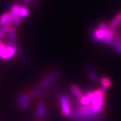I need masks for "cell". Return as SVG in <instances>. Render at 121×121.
<instances>
[{"label":"cell","mask_w":121,"mask_h":121,"mask_svg":"<svg viewBox=\"0 0 121 121\" xmlns=\"http://www.w3.org/2000/svg\"><path fill=\"white\" fill-rule=\"evenodd\" d=\"M98 29L92 30L90 37L93 41L101 44L111 45L116 34L114 30L109 29L106 24L101 22L98 25Z\"/></svg>","instance_id":"cell-1"},{"label":"cell","mask_w":121,"mask_h":121,"mask_svg":"<svg viewBox=\"0 0 121 121\" xmlns=\"http://www.w3.org/2000/svg\"><path fill=\"white\" fill-rule=\"evenodd\" d=\"M59 75H60V72L58 70L56 69L51 71L48 75L41 80L40 82V86L43 88H46V89L53 86L57 81Z\"/></svg>","instance_id":"cell-2"},{"label":"cell","mask_w":121,"mask_h":121,"mask_svg":"<svg viewBox=\"0 0 121 121\" xmlns=\"http://www.w3.org/2000/svg\"><path fill=\"white\" fill-rule=\"evenodd\" d=\"M58 101L62 116L70 117L72 112L70 106V97L67 95L60 93L58 96Z\"/></svg>","instance_id":"cell-3"},{"label":"cell","mask_w":121,"mask_h":121,"mask_svg":"<svg viewBox=\"0 0 121 121\" xmlns=\"http://www.w3.org/2000/svg\"><path fill=\"white\" fill-rule=\"evenodd\" d=\"M17 49L10 45L2 43L0 45V59L3 60H9L15 56Z\"/></svg>","instance_id":"cell-4"},{"label":"cell","mask_w":121,"mask_h":121,"mask_svg":"<svg viewBox=\"0 0 121 121\" xmlns=\"http://www.w3.org/2000/svg\"><path fill=\"white\" fill-rule=\"evenodd\" d=\"M46 114V109L45 104L42 101H39L37 103V108L34 113V116L37 118H42Z\"/></svg>","instance_id":"cell-5"},{"label":"cell","mask_w":121,"mask_h":121,"mask_svg":"<svg viewBox=\"0 0 121 121\" xmlns=\"http://www.w3.org/2000/svg\"><path fill=\"white\" fill-rule=\"evenodd\" d=\"M19 4H13L10 9V12L12 13L14 16V24L16 26H19L21 24V18L19 16L18 14V8H19Z\"/></svg>","instance_id":"cell-6"},{"label":"cell","mask_w":121,"mask_h":121,"mask_svg":"<svg viewBox=\"0 0 121 121\" xmlns=\"http://www.w3.org/2000/svg\"><path fill=\"white\" fill-rule=\"evenodd\" d=\"M121 23V12L118 13L116 16H115V17L109 23L107 26L109 29L112 30H116V29L119 27V24Z\"/></svg>","instance_id":"cell-7"},{"label":"cell","mask_w":121,"mask_h":121,"mask_svg":"<svg viewBox=\"0 0 121 121\" xmlns=\"http://www.w3.org/2000/svg\"><path fill=\"white\" fill-rule=\"evenodd\" d=\"M112 46L115 50L121 54V34L115 35L113 38V41L112 43Z\"/></svg>","instance_id":"cell-8"},{"label":"cell","mask_w":121,"mask_h":121,"mask_svg":"<svg viewBox=\"0 0 121 121\" xmlns=\"http://www.w3.org/2000/svg\"><path fill=\"white\" fill-rule=\"evenodd\" d=\"M70 91L72 92L73 96L76 98L77 99L79 100L83 96H84V93L81 90V88L77 85H72L70 87Z\"/></svg>","instance_id":"cell-9"},{"label":"cell","mask_w":121,"mask_h":121,"mask_svg":"<svg viewBox=\"0 0 121 121\" xmlns=\"http://www.w3.org/2000/svg\"><path fill=\"white\" fill-rule=\"evenodd\" d=\"M48 92V90L46 88H38V89H34L31 90L29 93V95L30 97H35V96H39L45 95Z\"/></svg>","instance_id":"cell-10"},{"label":"cell","mask_w":121,"mask_h":121,"mask_svg":"<svg viewBox=\"0 0 121 121\" xmlns=\"http://www.w3.org/2000/svg\"><path fill=\"white\" fill-rule=\"evenodd\" d=\"M85 69H86V71L88 73V75L89 76L90 78L93 82L96 81L97 80V75L96 74L93 68H92L91 66L88 65L85 67Z\"/></svg>","instance_id":"cell-11"},{"label":"cell","mask_w":121,"mask_h":121,"mask_svg":"<svg viewBox=\"0 0 121 121\" xmlns=\"http://www.w3.org/2000/svg\"><path fill=\"white\" fill-rule=\"evenodd\" d=\"M18 14L19 16H20L21 18H26L28 17L29 13V11L27 9L26 7H24V6L19 4V8H18Z\"/></svg>","instance_id":"cell-12"},{"label":"cell","mask_w":121,"mask_h":121,"mask_svg":"<svg viewBox=\"0 0 121 121\" xmlns=\"http://www.w3.org/2000/svg\"><path fill=\"white\" fill-rule=\"evenodd\" d=\"M100 83L102 85V88L104 90H106L111 85V80L108 77H103L100 78Z\"/></svg>","instance_id":"cell-13"},{"label":"cell","mask_w":121,"mask_h":121,"mask_svg":"<svg viewBox=\"0 0 121 121\" xmlns=\"http://www.w3.org/2000/svg\"><path fill=\"white\" fill-rule=\"evenodd\" d=\"M9 32V34L8 36L7 43H15L16 42V30L14 28H13Z\"/></svg>","instance_id":"cell-14"},{"label":"cell","mask_w":121,"mask_h":121,"mask_svg":"<svg viewBox=\"0 0 121 121\" xmlns=\"http://www.w3.org/2000/svg\"><path fill=\"white\" fill-rule=\"evenodd\" d=\"M8 19H9V12L3 13L1 16H0V26H6Z\"/></svg>","instance_id":"cell-15"},{"label":"cell","mask_w":121,"mask_h":121,"mask_svg":"<svg viewBox=\"0 0 121 121\" xmlns=\"http://www.w3.org/2000/svg\"><path fill=\"white\" fill-rule=\"evenodd\" d=\"M29 105H30V103L29 101H23L17 103V106L20 109H25L27 108Z\"/></svg>","instance_id":"cell-16"},{"label":"cell","mask_w":121,"mask_h":121,"mask_svg":"<svg viewBox=\"0 0 121 121\" xmlns=\"http://www.w3.org/2000/svg\"><path fill=\"white\" fill-rule=\"evenodd\" d=\"M30 98L29 94H23L16 98V103L21 102L23 101H29Z\"/></svg>","instance_id":"cell-17"},{"label":"cell","mask_w":121,"mask_h":121,"mask_svg":"<svg viewBox=\"0 0 121 121\" xmlns=\"http://www.w3.org/2000/svg\"><path fill=\"white\" fill-rule=\"evenodd\" d=\"M78 101H79L80 104L82 106H88L90 104L89 99L86 98V96L85 95L83 96Z\"/></svg>","instance_id":"cell-18"},{"label":"cell","mask_w":121,"mask_h":121,"mask_svg":"<svg viewBox=\"0 0 121 121\" xmlns=\"http://www.w3.org/2000/svg\"><path fill=\"white\" fill-rule=\"evenodd\" d=\"M6 32V26H0V38H3V37H4Z\"/></svg>","instance_id":"cell-19"},{"label":"cell","mask_w":121,"mask_h":121,"mask_svg":"<svg viewBox=\"0 0 121 121\" xmlns=\"http://www.w3.org/2000/svg\"><path fill=\"white\" fill-rule=\"evenodd\" d=\"M37 0H22V3L24 4H27L29 3H35Z\"/></svg>","instance_id":"cell-20"},{"label":"cell","mask_w":121,"mask_h":121,"mask_svg":"<svg viewBox=\"0 0 121 121\" xmlns=\"http://www.w3.org/2000/svg\"><path fill=\"white\" fill-rule=\"evenodd\" d=\"M2 43H2V42H1V40H0V45H1Z\"/></svg>","instance_id":"cell-21"}]
</instances>
